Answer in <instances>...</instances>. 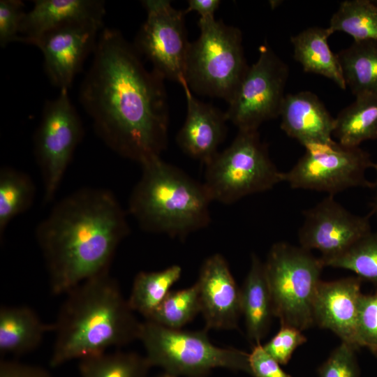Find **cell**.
Listing matches in <instances>:
<instances>
[{
    "label": "cell",
    "instance_id": "obj_3",
    "mask_svg": "<svg viewBox=\"0 0 377 377\" xmlns=\"http://www.w3.org/2000/svg\"><path fill=\"white\" fill-rule=\"evenodd\" d=\"M110 271L66 293L56 321L50 365L106 352L138 340L141 323Z\"/></svg>",
    "mask_w": 377,
    "mask_h": 377
},
{
    "label": "cell",
    "instance_id": "obj_34",
    "mask_svg": "<svg viewBox=\"0 0 377 377\" xmlns=\"http://www.w3.org/2000/svg\"><path fill=\"white\" fill-rule=\"evenodd\" d=\"M24 7L20 0L0 1V45L2 47L19 41L20 26L26 13Z\"/></svg>",
    "mask_w": 377,
    "mask_h": 377
},
{
    "label": "cell",
    "instance_id": "obj_22",
    "mask_svg": "<svg viewBox=\"0 0 377 377\" xmlns=\"http://www.w3.org/2000/svg\"><path fill=\"white\" fill-rule=\"evenodd\" d=\"M332 34L328 27H312L291 36L294 59L304 72L325 77L340 89H346L337 54L331 50L328 44Z\"/></svg>",
    "mask_w": 377,
    "mask_h": 377
},
{
    "label": "cell",
    "instance_id": "obj_40",
    "mask_svg": "<svg viewBox=\"0 0 377 377\" xmlns=\"http://www.w3.org/2000/svg\"><path fill=\"white\" fill-rule=\"evenodd\" d=\"M374 3H375L377 6V0L372 1Z\"/></svg>",
    "mask_w": 377,
    "mask_h": 377
},
{
    "label": "cell",
    "instance_id": "obj_13",
    "mask_svg": "<svg viewBox=\"0 0 377 377\" xmlns=\"http://www.w3.org/2000/svg\"><path fill=\"white\" fill-rule=\"evenodd\" d=\"M370 215H355L329 195L304 212L298 232L300 246L319 251L324 265L371 231Z\"/></svg>",
    "mask_w": 377,
    "mask_h": 377
},
{
    "label": "cell",
    "instance_id": "obj_10",
    "mask_svg": "<svg viewBox=\"0 0 377 377\" xmlns=\"http://www.w3.org/2000/svg\"><path fill=\"white\" fill-rule=\"evenodd\" d=\"M288 172L283 182L293 188L323 191L331 195L353 187L372 188L365 178L372 168L368 152L360 147L343 145L337 141L312 145Z\"/></svg>",
    "mask_w": 377,
    "mask_h": 377
},
{
    "label": "cell",
    "instance_id": "obj_32",
    "mask_svg": "<svg viewBox=\"0 0 377 377\" xmlns=\"http://www.w3.org/2000/svg\"><path fill=\"white\" fill-rule=\"evenodd\" d=\"M356 350L351 345L341 341L319 366L318 377H360Z\"/></svg>",
    "mask_w": 377,
    "mask_h": 377
},
{
    "label": "cell",
    "instance_id": "obj_9",
    "mask_svg": "<svg viewBox=\"0 0 377 377\" xmlns=\"http://www.w3.org/2000/svg\"><path fill=\"white\" fill-rule=\"evenodd\" d=\"M257 61L249 66L225 112L238 131H256L279 117L285 98L289 68L265 42Z\"/></svg>",
    "mask_w": 377,
    "mask_h": 377
},
{
    "label": "cell",
    "instance_id": "obj_23",
    "mask_svg": "<svg viewBox=\"0 0 377 377\" xmlns=\"http://www.w3.org/2000/svg\"><path fill=\"white\" fill-rule=\"evenodd\" d=\"M346 88L355 96H377V40L353 41L337 53Z\"/></svg>",
    "mask_w": 377,
    "mask_h": 377
},
{
    "label": "cell",
    "instance_id": "obj_7",
    "mask_svg": "<svg viewBox=\"0 0 377 377\" xmlns=\"http://www.w3.org/2000/svg\"><path fill=\"white\" fill-rule=\"evenodd\" d=\"M205 185L212 202L234 203L283 182L258 130L238 131L232 143L205 164Z\"/></svg>",
    "mask_w": 377,
    "mask_h": 377
},
{
    "label": "cell",
    "instance_id": "obj_25",
    "mask_svg": "<svg viewBox=\"0 0 377 377\" xmlns=\"http://www.w3.org/2000/svg\"><path fill=\"white\" fill-rule=\"evenodd\" d=\"M182 272L178 265L154 272H140L134 279L128 303L134 312L149 319L163 302Z\"/></svg>",
    "mask_w": 377,
    "mask_h": 377
},
{
    "label": "cell",
    "instance_id": "obj_39",
    "mask_svg": "<svg viewBox=\"0 0 377 377\" xmlns=\"http://www.w3.org/2000/svg\"><path fill=\"white\" fill-rule=\"evenodd\" d=\"M163 377H175V376H172L171 375H169V374H165V373L163 374Z\"/></svg>",
    "mask_w": 377,
    "mask_h": 377
},
{
    "label": "cell",
    "instance_id": "obj_27",
    "mask_svg": "<svg viewBox=\"0 0 377 377\" xmlns=\"http://www.w3.org/2000/svg\"><path fill=\"white\" fill-rule=\"evenodd\" d=\"M151 366L134 352H106L80 360L81 377H148Z\"/></svg>",
    "mask_w": 377,
    "mask_h": 377
},
{
    "label": "cell",
    "instance_id": "obj_29",
    "mask_svg": "<svg viewBox=\"0 0 377 377\" xmlns=\"http://www.w3.org/2000/svg\"><path fill=\"white\" fill-rule=\"evenodd\" d=\"M200 313L197 286L170 291L148 320L172 329H182Z\"/></svg>",
    "mask_w": 377,
    "mask_h": 377
},
{
    "label": "cell",
    "instance_id": "obj_4",
    "mask_svg": "<svg viewBox=\"0 0 377 377\" xmlns=\"http://www.w3.org/2000/svg\"><path fill=\"white\" fill-rule=\"evenodd\" d=\"M140 165L128 212L143 230L184 239L209 226L212 200L202 182L161 157Z\"/></svg>",
    "mask_w": 377,
    "mask_h": 377
},
{
    "label": "cell",
    "instance_id": "obj_36",
    "mask_svg": "<svg viewBox=\"0 0 377 377\" xmlns=\"http://www.w3.org/2000/svg\"><path fill=\"white\" fill-rule=\"evenodd\" d=\"M0 377H53L45 369L15 361L3 360L0 363Z\"/></svg>",
    "mask_w": 377,
    "mask_h": 377
},
{
    "label": "cell",
    "instance_id": "obj_24",
    "mask_svg": "<svg viewBox=\"0 0 377 377\" xmlns=\"http://www.w3.org/2000/svg\"><path fill=\"white\" fill-rule=\"evenodd\" d=\"M355 97L338 114L333 131L337 142L349 147H359L364 141L377 140V96Z\"/></svg>",
    "mask_w": 377,
    "mask_h": 377
},
{
    "label": "cell",
    "instance_id": "obj_2",
    "mask_svg": "<svg viewBox=\"0 0 377 377\" xmlns=\"http://www.w3.org/2000/svg\"><path fill=\"white\" fill-rule=\"evenodd\" d=\"M129 231L124 209L108 190L83 188L58 202L35 232L52 293L66 294L109 271Z\"/></svg>",
    "mask_w": 377,
    "mask_h": 377
},
{
    "label": "cell",
    "instance_id": "obj_6",
    "mask_svg": "<svg viewBox=\"0 0 377 377\" xmlns=\"http://www.w3.org/2000/svg\"><path fill=\"white\" fill-rule=\"evenodd\" d=\"M198 25L200 36L189 43L184 80L192 92L228 103L249 66L242 32L214 17L200 18Z\"/></svg>",
    "mask_w": 377,
    "mask_h": 377
},
{
    "label": "cell",
    "instance_id": "obj_5",
    "mask_svg": "<svg viewBox=\"0 0 377 377\" xmlns=\"http://www.w3.org/2000/svg\"><path fill=\"white\" fill-rule=\"evenodd\" d=\"M138 340L151 367H158L175 377H207L216 368L249 374V353L213 344L206 329H172L145 320Z\"/></svg>",
    "mask_w": 377,
    "mask_h": 377
},
{
    "label": "cell",
    "instance_id": "obj_19",
    "mask_svg": "<svg viewBox=\"0 0 377 377\" xmlns=\"http://www.w3.org/2000/svg\"><path fill=\"white\" fill-rule=\"evenodd\" d=\"M105 14L101 0H35L22 21L19 42L32 45L46 32L68 23L103 22Z\"/></svg>",
    "mask_w": 377,
    "mask_h": 377
},
{
    "label": "cell",
    "instance_id": "obj_28",
    "mask_svg": "<svg viewBox=\"0 0 377 377\" xmlns=\"http://www.w3.org/2000/svg\"><path fill=\"white\" fill-rule=\"evenodd\" d=\"M328 28L333 34L350 35L353 41L377 40V6L369 0L343 1L331 17Z\"/></svg>",
    "mask_w": 377,
    "mask_h": 377
},
{
    "label": "cell",
    "instance_id": "obj_37",
    "mask_svg": "<svg viewBox=\"0 0 377 377\" xmlns=\"http://www.w3.org/2000/svg\"><path fill=\"white\" fill-rule=\"evenodd\" d=\"M221 1L219 0H189L185 13L195 11L200 15V18L214 17Z\"/></svg>",
    "mask_w": 377,
    "mask_h": 377
},
{
    "label": "cell",
    "instance_id": "obj_16",
    "mask_svg": "<svg viewBox=\"0 0 377 377\" xmlns=\"http://www.w3.org/2000/svg\"><path fill=\"white\" fill-rule=\"evenodd\" d=\"M362 279L348 276L319 282L313 305L314 325L331 330L357 350V319Z\"/></svg>",
    "mask_w": 377,
    "mask_h": 377
},
{
    "label": "cell",
    "instance_id": "obj_41",
    "mask_svg": "<svg viewBox=\"0 0 377 377\" xmlns=\"http://www.w3.org/2000/svg\"><path fill=\"white\" fill-rule=\"evenodd\" d=\"M157 377H163V374L159 376H157Z\"/></svg>",
    "mask_w": 377,
    "mask_h": 377
},
{
    "label": "cell",
    "instance_id": "obj_15",
    "mask_svg": "<svg viewBox=\"0 0 377 377\" xmlns=\"http://www.w3.org/2000/svg\"><path fill=\"white\" fill-rule=\"evenodd\" d=\"M205 329L234 330L242 316L240 288L225 258L214 253L202 263L197 281Z\"/></svg>",
    "mask_w": 377,
    "mask_h": 377
},
{
    "label": "cell",
    "instance_id": "obj_14",
    "mask_svg": "<svg viewBox=\"0 0 377 377\" xmlns=\"http://www.w3.org/2000/svg\"><path fill=\"white\" fill-rule=\"evenodd\" d=\"M103 22H72L53 29L37 38L45 71L59 90H68L85 59L94 53Z\"/></svg>",
    "mask_w": 377,
    "mask_h": 377
},
{
    "label": "cell",
    "instance_id": "obj_30",
    "mask_svg": "<svg viewBox=\"0 0 377 377\" xmlns=\"http://www.w3.org/2000/svg\"><path fill=\"white\" fill-rule=\"evenodd\" d=\"M325 267L348 269L362 280L377 284V232H370Z\"/></svg>",
    "mask_w": 377,
    "mask_h": 377
},
{
    "label": "cell",
    "instance_id": "obj_11",
    "mask_svg": "<svg viewBox=\"0 0 377 377\" xmlns=\"http://www.w3.org/2000/svg\"><path fill=\"white\" fill-rule=\"evenodd\" d=\"M83 134L82 120L68 90H61L57 98L45 103L34 136L46 202L54 198Z\"/></svg>",
    "mask_w": 377,
    "mask_h": 377
},
{
    "label": "cell",
    "instance_id": "obj_31",
    "mask_svg": "<svg viewBox=\"0 0 377 377\" xmlns=\"http://www.w3.org/2000/svg\"><path fill=\"white\" fill-rule=\"evenodd\" d=\"M357 343L377 356V291L360 296L357 319Z\"/></svg>",
    "mask_w": 377,
    "mask_h": 377
},
{
    "label": "cell",
    "instance_id": "obj_18",
    "mask_svg": "<svg viewBox=\"0 0 377 377\" xmlns=\"http://www.w3.org/2000/svg\"><path fill=\"white\" fill-rule=\"evenodd\" d=\"M279 117L283 132L304 147L334 141L335 118L311 91L286 94Z\"/></svg>",
    "mask_w": 377,
    "mask_h": 377
},
{
    "label": "cell",
    "instance_id": "obj_33",
    "mask_svg": "<svg viewBox=\"0 0 377 377\" xmlns=\"http://www.w3.org/2000/svg\"><path fill=\"white\" fill-rule=\"evenodd\" d=\"M302 332L293 327L281 325L278 332L263 347L281 365L287 364L294 351L307 341Z\"/></svg>",
    "mask_w": 377,
    "mask_h": 377
},
{
    "label": "cell",
    "instance_id": "obj_17",
    "mask_svg": "<svg viewBox=\"0 0 377 377\" xmlns=\"http://www.w3.org/2000/svg\"><path fill=\"white\" fill-rule=\"evenodd\" d=\"M186 101V115L176 141L182 151L205 164L219 151L228 121L225 112L196 98L185 80L180 82Z\"/></svg>",
    "mask_w": 377,
    "mask_h": 377
},
{
    "label": "cell",
    "instance_id": "obj_21",
    "mask_svg": "<svg viewBox=\"0 0 377 377\" xmlns=\"http://www.w3.org/2000/svg\"><path fill=\"white\" fill-rule=\"evenodd\" d=\"M54 325L43 323L26 306H2L0 309V353L21 355L36 349Z\"/></svg>",
    "mask_w": 377,
    "mask_h": 377
},
{
    "label": "cell",
    "instance_id": "obj_8",
    "mask_svg": "<svg viewBox=\"0 0 377 377\" xmlns=\"http://www.w3.org/2000/svg\"><path fill=\"white\" fill-rule=\"evenodd\" d=\"M263 263L273 314L281 325L301 331L313 326V300L325 267L320 257L279 242L271 246Z\"/></svg>",
    "mask_w": 377,
    "mask_h": 377
},
{
    "label": "cell",
    "instance_id": "obj_38",
    "mask_svg": "<svg viewBox=\"0 0 377 377\" xmlns=\"http://www.w3.org/2000/svg\"><path fill=\"white\" fill-rule=\"evenodd\" d=\"M373 168L376 170V178L374 182H373L372 188L374 190V196L371 203V214H374L377 218V162L374 163Z\"/></svg>",
    "mask_w": 377,
    "mask_h": 377
},
{
    "label": "cell",
    "instance_id": "obj_26",
    "mask_svg": "<svg viewBox=\"0 0 377 377\" xmlns=\"http://www.w3.org/2000/svg\"><path fill=\"white\" fill-rule=\"evenodd\" d=\"M36 189L26 172L9 166L0 170V237L17 216L27 212L34 204Z\"/></svg>",
    "mask_w": 377,
    "mask_h": 377
},
{
    "label": "cell",
    "instance_id": "obj_20",
    "mask_svg": "<svg viewBox=\"0 0 377 377\" xmlns=\"http://www.w3.org/2000/svg\"><path fill=\"white\" fill-rule=\"evenodd\" d=\"M240 300L247 337L253 345L259 343L274 316L264 263L256 253L251 255L249 270L240 288Z\"/></svg>",
    "mask_w": 377,
    "mask_h": 377
},
{
    "label": "cell",
    "instance_id": "obj_35",
    "mask_svg": "<svg viewBox=\"0 0 377 377\" xmlns=\"http://www.w3.org/2000/svg\"><path fill=\"white\" fill-rule=\"evenodd\" d=\"M280 365L260 343L254 344L249 353V374L253 377H293Z\"/></svg>",
    "mask_w": 377,
    "mask_h": 377
},
{
    "label": "cell",
    "instance_id": "obj_12",
    "mask_svg": "<svg viewBox=\"0 0 377 377\" xmlns=\"http://www.w3.org/2000/svg\"><path fill=\"white\" fill-rule=\"evenodd\" d=\"M142 3L147 16L133 45L161 77L180 84L184 79L190 43L185 26L186 13L167 0H145Z\"/></svg>",
    "mask_w": 377,
    "mask_h": 377
},
{
    "label": "cell",
    "instance_id": "obj_1",
    "mask_svg": "<svg viewBox=\"0 0 377 377\" xmlns=\"http://www.w3.org/2000/svg\"><path fill=\"white\" fill-rule=\"evenodd\" d=\"M79 99L98 136L140 165L166 149L169 108L165 80L144 65L133 44L114 29L101 31Z\"/></svg>",
    "mask_w": 377,
    "mask_h": 377
}]
</instances>
